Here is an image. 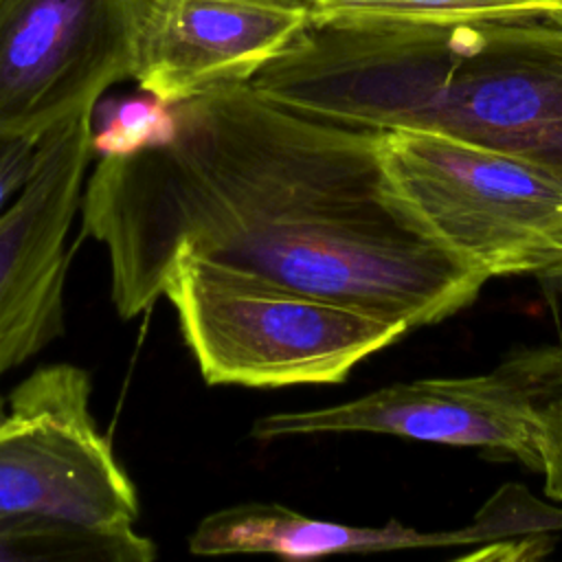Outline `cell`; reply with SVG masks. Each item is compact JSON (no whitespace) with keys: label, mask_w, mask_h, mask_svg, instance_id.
<instances>
[{"label":"cell","mask_w":562,"mask_h":562,"mask_svg":"<svg viewBox=\"0 0 562 562\" xmlns=\"http://www.w3.org/2000/svg\"><path fill=\"white\" fill-rule=\"evenodd\" d=\"M171 145L99 158L81 231L108 252L110 296L134 318L178 250L408 329L472 305L485 277L397 195L382 130L285 108L248 81L176 103Z\"/></svg>","instance_id":"obj_1"},{"label":"cell","mask_w":562,"mask_h":562,"mask_svg":"<svg viewBox=\"0 0 562 562\" xmlns=\"http://www.w3.org/2000/svg\"><path fill=\"white\" fill-rule=\"evenodd\" d=\"M248 83L316 119L443 136L562 178V11L310 15Z\"/></svg>","instance_id":"obj_2"},{"label":"cell","mask_w":562,"mask_h":562,"mask_svg":"<svg viewBox=\"0 0 562 562\" xmlns=\"http://www.w3.org/2000/svg\"><path fill=\"white\" fill-rule=\"evenodd\" d=\"M160 288L206 384H338L358 362L411 331L404 323L233 272L189 250L171 257Z\"/></svg>","instance_id":"obj_3"},{"label":"cell","mask_w":562,"mask_h":562,"mask_svg":"<svg viewBox=\"0 0 562 562\" xmlns=\"http://www.w3.org/2000/svg\"><path fill=\"white\" fill-rule=\"evenodd\" d=\"M340 432L476 448L490 459L518 461L540 476L547 498L562 503V342L514 349L485 373L397 382L252 424L261 441Z\"/></svg>","instance_id":"obj_4"},{"label":"cell","mask_w":562,"mask_h":562,"mask_svg":"<svg viewBox=\"0 0 562 562\" xmlns=\"http://www.w3.org/2000/svg\"><path fill=\"white\" fill-rule=\"evenodd\" d=\"M382 162L406 206L465 268L533 274L562 261V178L443 136L382 130Z\"/></svg>","instance_id":"obj_5"},{"label":"cell","mask_w":562,"mask_h":562,"mask_svg":"<svg viewBox=\"0 0 562 562\" xmlns=\"http://www.w3.org/2000/svg\"><path fill=\"white\" fill-rule=\"evenodd\" d=\"M44 516L97 527L138 518L132 479L90 413V380L72 364L33 371L0 422V518Z\"/></svg>","instance_id":"obj_6"},{"label":"cell","mask_w":562,"mask_h":562,"mask_svg":"<svg viewBox=\"0 0 562 562\" xmlns=\"http://www.w3.org/2000/svg\"><path fill=\"white\" fill-rule=\"evenodd\" d=\"M147 0H0V134H46L134 79Z\"/></svg>","instance_id":"obj_7"},{"label":"cell","mask_w":562,"mask_h":562,"mask_svg":"<svg viewBox=\"0 0 562 562\" xmlns=\"http://www.w3.org/2000/svg\"><path fill=\"white\" fill-rule=\"evenodd\" d=\"M92 110L50 127L20 195L0 215V375L64 329L68 235L81 209Z\"/></svg>","instance_id":"obj_8"},{"label":"cell","mask_w":562,"mask_h":562,"mask_svg":"<svg viewBox=\"0 0 562 562\" xmlns=\"http://www.w3.org/2000/svg\"><path fill=\"white\" fill-rule=\"evenodd\" d=\"M307 20V9L270 0H147L134 79L171 105L250 81Z\"/></svg>","instance_id":"obj_9"},{"label":"cell","mask_w":562,"mask_h":562,"mask_svg":"<svg viewBox=\"0 0 562 562\" xmlns=\"http://www.w3.org/2000/svg\"><path fill=\"white\" fill-rule=\"evenodd\" d=\"M156 549L130 527H97L44 516L0 518V562H149Z\"/></svg>","instance_id":"obj_10"},{"label":"cell","mask_w":562,"mask_h":562,"mask_svg":"<svg viewBox=\"0 0 562 562\" xmlns=\"http://www.w3.org/2000/svg\"><path fill=\"white\" fill-rule=\"evenodd\" d=\"M178 134L176 105L143 92L92 108L90 147L99 158H123L173 143Z\"/></svg>","instance_id":"obj_11"},{"label":"cell","mask_w":562,"mask_h":562,"mask_svg":"<svg viewBox=\"0 0 562 562\" xmlns=\"http://www.w3.org/2000/svg\"><path fill=\"white\" fill-rule=\"evenodd\" d=\"M562 11V0H312L310 15L474 18Z\"/></svg>","instance_id":"obj_12"},{"label":"cell","mask_w":562,"mask_h":562,"mask_svg":"<svg viewBox=\"0 0 562 562\" xmlns=\"http://www.w3.org/2000/svg\"><path fill=\"white\" fill-rule=\"evenodd\" d=\"M44 134H0V215L29 182Z\"/></svg>","instance_id":"obj_13"},{"label":"cell","mask_w":562,"mask_h":562,"mask_svg":"<svg viewBox=\"0 0 562 562\" xmlns=\"http://www.w3.org/2000/svg\"><path fill=\"white\" fill-rule=\"evenodd\" d=\"M536 279H538L549 292L562 296V261L555 263V266H551V268H547V270H542Z\"/></svg>","instance_id":"obj_14"},{"label":"cell","mask_w":562,"mask_h":562,"mask_svg":"<svg viewBox=\"0 0 562 562\" xmlns=\"http://www.w3.org/2000/svg\"><path fill=\"white\" fill-rule=\"evenodd\" d=\"M270 2H279V4H290V7H301V9H312V0H270Z\"/></svg>","instance_id":"obj_15"},{"label":"cell","mask_w":562,"mask_h":562,"mask_svg":"<svg viewBox=\"0 0 562 562\" xmlns=\"http://www.w3.org/2000/svg\"><path fill=\"white\" fill-rule=\"evenodd\" d=\"M4 415H7V406H4V400L0 397V422L4 419Z\"/></svg>","instance_id":"obj_16"}]
</instances>
